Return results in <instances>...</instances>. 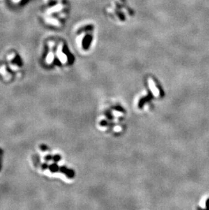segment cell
I'll return each instance as SVG.
<instances>
[{
	"mask_svg": "<svg viewBox=\"0 0 209 210\" xmlns=\"http://www.w3.org/2000/svg\"><path fill=\"white\" fill-rule=\"evenodd\" d=\"M152 98H153V94L150 92L148 95L146 96V97H143L142 99H141V100H140L139 103V108L141 109L142 107H143V105H144L147 101H149L151 99H152Z\"/></svg>",
	"mask_w": 209,
	"mask_h": 210,
	"instance_id": "cell-1",
	"label": "cell"
},
{
	"mask_svg": "<svg viewBox=\"0 0 209 210\" xmlns=\"http://www.w3.org/2000/svg\"><path fill=\"white\" fill-rule=\"evenodd\" d=\"M100 124L101 125V126H107V125L108 124H107V121H105V120H103V121H101V122Z\"/></svg>",
	"mask_w": 209,
	"mask_h": 210,
	"instance_id": "cell-7",
	"label": "cell"
},
{
	"mask_svg": "<svg viewBox=\"0 0 209 210\" xmlns=\"http://www.w3.org/2000/svg\"><path fill=\"white\" fill-rule=\"evenodd\" d=\"M53 159L55 162H58L59 160L61 159V157L59 155H55L54 157H53Z\"/></svg>",
	"mask_w": 209,
	"mask_h": 210,
	"instance_id": "cell-6",
	"label": "cell"
},
{
	"mask_svg": "<svg viewBox=\"0 0 209 210\" xmlns=\"http://www.w3.org/2000/svg\"><path fill=\"white\" fill-rule=\"evenodd\" d=\"M61 172H62L63 173H65L67 176H68L69 178H72L74 177L75 173L74 171L71 170V169H69L67 168H66L65 167H62L60 169Z\"/></svg>",
	"mask_w": 209,
	"mask_h": 210,
	"instance_id": "cell-2",
	"label": "cell"
},
{
	"mask_svg": "<svg viewBox=\"0 0 209 210\" xmlns=\"http://www.w3.org/2000/svg\"><path fill=\"white\" fill-rule=\"evenodd\" d=\"M206 206L207 209H209V199H207V201L206 202Z\"/></svg>",
	"mask_w": 209,
	"mask_h": 210,
	"instance_id": "cell-8",
	"label": "cell"
},
{
	"mask_svg": "<svg viewBox=\"0 0 209 210\" xmlns=\"http://www.w3.org/2000/svg\"><path fill=\"white\" fill-rule=\"evenodd\" d=\"M114 108L115 109H116V110H118V111H122V112H124V111H124V109L123 108H122V107H120V106L114 107Z\"/></svg>",
	"mask_w": 209,
	"mask_h": 210,
	"instance_id": "cell-4",
	"label": "cell"
},
{
	"mask_svg": "<svg viewBox=\"0 0 209 210\" xmlns=\"http://www.w3.org/2000/svg\"><path fill=\"white\" fill-rule=\"evenodd\" d=\"M49 169H50V170L52 171V172H56V171L59 170V166L57 164H52V165H50Z\"/></svg>",
	"mask_w": 209,
	"mask_h": 210,
	"instance_id": "cell-3",
	"label": "cell"
},
{
	"mask_svg": "<svg viewBox=\"0 0 209 210\" xmlns=\"http://www.w3.org/2000/svg\"><path fill=\"white\" fill-rule=\"evenodd\" d=\"M2 156H3V151H2V150L0 149V169H1V161H2Z\"/></svg>",
	"mask_w": 209,
	"mask_h": 210,
	"instance_id": "cell-5",
	"label": "cell"
}]
</instances>
